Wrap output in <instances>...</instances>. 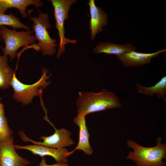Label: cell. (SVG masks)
<instances>
[{"label":"cell","mask_w":166,"mask_h":166,"mask_svg":"<svg viewBox=\"0 0 166 166\" xmlns=\"http://www.w3.org/2000/svg\"><path fill=\"white\" fill-rule=\"evenodd\" d=\"M38 13V17H31L29 14L28 16L33 21L32 29L38 41V51H40L43 56H53L57 52L58 45L57 41L50 37L48 31L51 27L49 15L39 9Z\"/></svg>","instance_id":"obj_3"},{"label":"cell","mask_w":166,"mask_h":166,"mask_svg":"<svg viewBox=\"0 0 166 166\" xmlns=\"http://www.w3.org/2000/svg\"><path fill=\"white\" fill-rule=\"evenodd\" d=\"M34 5L38 10L43 6V3L39 0H0V13H5L9 9L15 8L18 10L24 18L29 16L26 11V8Z\"/></svg>","instance_id":"obj_13"},{"label":"cell","mask_w":166,"mask_h":166,"mask_svg":"<svg viewBox=\"0 0 166 166\" xmlns=\"http://www.w3.org/2000/svg\"><path fill=\"white\" fill-rule=\"evenodd\" d=\"M89 6L90 14V37L93 40L96 35L103 30V27L108 24V16L100 7L97 6L94 0H89L87 3Z\"/></svg>","instance_id":"obj_11"},{"label":"cell","mask_w":166,"mask_h":166,"mask_svg":"<svg viewBox=\"0 0 166 166\" xmlns=\"http://www.w3.org/2000/svg\"><path fill=\"white\" fill-rule=\"evenodd\" d=\"M31 163L16 152L13 136L5 141H0V166H26Z\"/></svg>","instance_id":"obj_8"},{"label":"cell","mask_w":166,"mask_h":166,"mask_svg":"<svg viewBox=\"0 0 166 166\" xmlns=\"http://www.w3.org/2000/svg\"><path fill=\"white\" fill-rule=\"evenodd\" d=\"M8 56L0 55V89L4 90L11 86L15 74L14 70L8 64Z\"/></svg>","instance_id":"obj_16"},{"label":"cell","mask_w":166,"mask_h":166,"mask_svg":"<svg viewBox=\"0 0 166 166\" xmlns=\"http://www.w3.org/2000/svg\"><path fill=\"white\" fill-rule=\"evenodd\" d=\"M15 149L28 150L33 154L43 157L48 156L53 157L57 163H67V153L69 151L65 148L56 149L35 144L24 146L14 145Z\"/></svg>","instance_id":"obj_10"},{"label":"cell","mask_w":166,"mask_h":166,"mask_svg":"<svg viewBox=\"0 0 166 166\" xmlns=\"http://www.w3.org/2000/svg\"><path fill=\"white\" fill-rule=\"evenodd\" d=\"M136 48L130 43L124 44L114 43L102 42L99 43L93 49L95 54L105 53L114 54L116 56L130 51L135 50Z\"/></svg>","instance_id":"obj_14"},{"label":"cell","mask_w":166,"mask_h":166,"mask_svg":"<svg viewBox=\"0 0 166 166\" xmlns=\"http://www.w3.org/2000/svg\"><path fill=\"white\" fill-rule=\"evenodd\" d=\"M156 145L152 147L142 146L131 140H128L127 146L133 151H129L126 158L133 160L137 166H165L166 144L161 142L160 136L156 138Z\"/></svg>","instance_id":"obj_2"},{"label":"cell","mask_w":166,"mask_h":166,"mask_svg":"<svg viewBox=\"0 0 166 166\" xmlns=\"http://www.w3.org/2000/svg\"><path fill=\"white\" fill-rule=\"evenodd\" d=\"M73 121L79 129V141L76 147L67 153V156L68 157L77 150L82 151L86 155H91L93 150L89 142L90 135L86 125L85 116L77 115Z\"/></svg>","instance_id":"obj_12"},{"label":"cell","mask_w":166,"mask_h":166,"mask_svg":"<svg viewBox=\"0 0 166 166\" xmlns=\"http://www.w3.org/2000/svg\"><path fill=\"white\" fill-rule=\"evenodd\" d=\"M47 72L48 70L43 67L41 77L37 82L31 85L22 83L17 78L14 74L11 84L14 92V99L23 105H26L31 103L35 96H41L44 89L51 83L49 80L52 75H47Z\"/></svg>","instance_id":"obj_5"},{"label":"cell","mask_w":166,"mask_h":166,"mask_svg":"<svg viewBox=\"0 0 166 166\" xmlns=\"http://www.w3.org/2000/svg\"><path fill=\"white\" fill-rule=\"evenodd\" d=\"M53 7L54 15L56 21L55 27L58 32L60 42L58 46V49L57 58L59 59L65 51V45L67 43L75 44L76 40H73L65 36L64 22L69 18V12L71 6L77 2L76 0H50Z\"/></svg>","instance_id":"obj_6"},{"label":"cell","mask_w":166,"mask_h":166,"mask_svg":"<svg viewBox=\"0 0 166 166\" xmlns=\"http://www.w3.org/2000/svg\"><path fill=\"white\" fill-rule=\"evenodd\" d=\"M33 33V30L18 31L5 26H0V40L5 44L4 47L0 46L3 55L9 56L10 61L15 59L20 47L33 45L37 41L35 35L32 34Z\"/></svg>","instance_id":"obj_4"},{"label":"cell","mask_w":166,"mask_h":166,"mask_svg":"<svg viewBox=\"0 0 166 166\" xmlns=\"http://www.w3.org/2000/svg\"><path fill=\"white\" fill-rule=\"evenodd\" d=\"M166 52V49L150 53H140L133 50L116 56L124 66L127 67H135L149 64L152 58L156 57L160 54Z\"/></svg>","instance_id":"obj_9"},{"label":"cell","mask_w":166,"mask_h":166,"mask_svg":"<svg viewBox=\"0 0 166 166\" xmlns=\"http://www.w3.org/2000/svg\"><path fill=\"white\" fill-rule=\"evenodd\" d=\"M1 98L0 97V114L4 110V105L1 102Z\"/></svg>","instance_id":"obj_20"},{"label":"cell","mask_w":166,"mask_h":166,"mask_svg":"<svg viewBox=\"0 0 166 166\" xmlns=\"http://www.w3.org/2000/svg\"><path fill=\"white\" fill-rule=\"evenodd\" d=\"M46 159L42 157L39 164V166H69L67 163H56L53 164H48L46 163Z\"/></svg>","instance_id":"obj_19"},{"label":"cell","mask_w":166,"mask_h":166,"mask_svg":"<svg viewBox=\"0 0 166 166\" xmlns=\"http://www.w3.org/2000/svg\"><path fill=\"white\" fill-rule=\"evenodd\" d=\"M7 26L11 27L14 30L23 29L29 30L30 28L20 21L19 18L15 16L11 13L8 14L0 13V27Z\"/></svg>","instance_id":"obj_17"},{"label":"cell","mask_w":166,"mask_h":166,"mask_svg":"<svg viewBox=\"0 0 166 166\" xmlns=\"http://www.w3.org/2000/svg\"><path fill=\"white\" fill-rule=\"evenodd\" d=\"M136 89L138 93L145 94L151 97L156 94L158 99L163 98L164 102H166V76L161 77L156 84L151 87H145L137 83Z\"/></svg>","instance_id":"obj_15"},{"label":"cell","mask_w":166,"mask_h":166,"mask_svg":"<svg viewBox=\"0 0 166 166\" xmlns=\"http://www.w3.org/2000/svg\"><path fill=\"white\" fill-rule=\"evenodd\" d=\"M12 133L3 110L0 114V141L3 142L8 140L12 136Z\"/></svg>","instance_id":"obj_18"},{"label":"cell","mask_w":166,"mask_h":166,"mask_svg":"<svg viewBox=\"0 0 166 166\" xmlns=\"http://www.w3.org/2000/svg\"><path fill=\"white\" fill-rule=\"evenodd\" d=\"M78 116H85L92 113L121 107V104L113 93L103 89L99 92H79L77 100Z\"/></svg>","instance_id":"obj_1"},{"label":"cell","mask_w":166,"mask_h":166,"mask_svg":"<svg viewBox=\"0 0 166 166\" xmlns=\"http://www.w3.org/2000/svg\"><path fill=\"white\" fill-rule=\"evenodd\" d=\"M46 120L55 129V132L53 134L48 136L42 135L40 137L39 139L43 141H36L28 137L23 130H21L18 134L22 140L24 142H30L34 144L56 149L70 147L75 144V142L71 137V133L70 131L64 128L57 129L48 119Z\"/></svg>","instance_id":"obj_7"}]
</instances>
